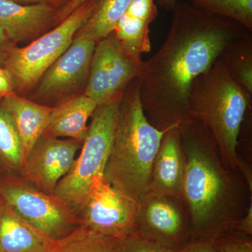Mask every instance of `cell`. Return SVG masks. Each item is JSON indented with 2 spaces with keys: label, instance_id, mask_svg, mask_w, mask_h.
Here are the masks:
<instances>
[{
  "label": "cell",
  "instance_id": "cell-1",
  "mask_svg": "<svg viewBox=\"0 0 252 252\" xmlns=\"http://www.w3.org/2000/svg\"><path fill=\"white\" fill-rule=\"evenodd\" d=\"M166 39L142 64L139 82L142 108L160 130L188 119L193 81L220 59L225 47L248 30L228 18L179 1Z\"/></svg>",
  "mask_w": 252,
  "mask_h": 252
},
{
  "label": "cell",
  "instance_id": "cell-2",
  "mask_svg": "<svg viewBox=\"0 0 252 252\" xmlns=\"http://www.w3.org/2000/svg\"><path fill=\"white\" fill-rule=\"evenodd\" d=\"M185 157L182 197L190 220V241L233 233L252 203V184L227 168L213 135L188 118L179 125Z\"/></svg>",
  "mask_w": 252,
  "mask_h": 252
},
{
  "label": "cell",
  "instance_id": "cell-3",
  "mask_svg": "<svg viewBox=\"0 0 252 252\" xmlns=\"http://www.w3.org/2000/svg\"><path fill=\"white\" fill-rule=\"evenodd\" d=\"M166 130H158L146 117L141 103L139 77L136 78L127 86L121 102L104 169L106 181L139 203L149 191L152 165Z\"/></svg>",
  "mask_w": 252,
  "mask_h": 252
},
{
  "label": "cell",
  "instance_id": "cell-4",
  "mask_svg": "<svg viewBox=\"0 0 252 252\" xmlns=\"http://www.w3.org/2000/svg\"><path fill=\"white\" fill-rule=\"evenodd\" d=\"M252 95L230 77L220 58L193 81L189 117L201 122L215 138L227 168L239 170L252 182L251 170L238 154V137Z\"/></svg>",
  "mask_w": 252,
  "mask_h": 252
},
{
  "label": "cell",
  "instance_id": "cell-5",
  "mask_svg": "<svg viewBox=\"0 0 252 252\" xmlns=\"http://www.w3.org/2000/svg\"><path fill=\"white\" fill-rule=\"evenodd\" d=\"M122 99L97 105L91 117L80 155L53 193L77 217L92 191L94 182L104 177Z\"/></svg>",
  "mask_w": 252,
  "mask_h": 252
},
{
  "label": "cell",
  "instance_id": "cell-6",
  "mask_svg": "<svg viewBox=\"0 0 252 252\" xmlns=\"http://www.w3.org/2000/svg\"><path fill=\"white\" fill-rule=\"evenodd\" d=\"M98 0H88L54 30L24 47L11 50L4 67L14 91H28L39 82L46 71L69 48L76 34L94 12Z\"/></svg>",
  "mask_w": 252,
  "mask_h": 252
},
{
  "label": "cell",
  "instance_id": "cell-7",
  "mask_svg": "<svg viewBox=\"0 0 252 252\" xmlns=\"http://www.w3.org/2000/svg\"><path fill=\"white\" fill-rule=\"evenodd\" d=\"M0 197L18 217L51 241L64 238L79 227V219L65 204L41 191L21 175L1 176Z\"/></svg>",
  "mask_w": 252,
  "mask_h": 252
},
{
  "label": "cell",
  "instance_id": "cell-8",
  "mask_svg": "<svg viewBox=\"0 0 252 252\" xmlns=\"http://www.w3.org/2000/svg\"><path fill=\"white\" fill-rule=\"evenodd\" d=\"M144 61L129 54L114 32L97 42L84 94L97 105L122 98L129 84L140 77Z\"/></svg>",
  "mask_w": 252,
  "mask_h": 252
},
{
  "label": "cell",
  "instance_id": "cell-9",
  "mask_svg": "<svg viewBox=\"0 0 252 252\" xmlns=\"http://www.w3.org/2000/svg\"><path fill=\"white\" fill-rule=\"evenodd\" d=\"M139 203L99 179L78 216L79 226L91 233L109 238H118L137 230Z\"/></svg>",
  "mask_w": 252,
  "mask_h": 252
},
{
  "label": "cell",
  "instance_id": "cell-10",
  "mask_svg": "<svg viewBox=\"0 0 252 252\" xmlns=\"http://www.w3.org/2000/svg\"><path fill=\"white\" fill-rule=\"evenodd\" d=\"M137 230L179 252L190 241V220L183 198L148 191L139 201Z\"/></svg>",
  "mask_w": 252,
  "mask_h": 252
},
{
  "label": "cell",
  "instance_id": "cell-11",
  "mask_svg": "<svg viewBox=\"0 0 252 252\" xmlns=\"http://www.w3.org/2000/svg\"><path fill=\"white\" fill-rule=\"evenodd\" d=\"M82 144L43 134L23 163L19 175L44 193L53 195L75 162Z\"/></svg>",
  "mask_w": 252,
  "mask_h": 252
},
{
  "label": "cell",
  "instance_id": "cell-12",
  "mask_svg": "<svg viewBox=\"0 0 252 252\" xmlns=\"http://www.w3.org/2000/svg\"><path fill=\"white\" fill-rule=\"evenodd\" d=\"M96 44L88 36L77 33L69 48L41 77L36 97H59L88 80Z\"/></svg>",
  "mask_w": 252,
  "mask_h": 252
},
{
  "label": "cell",
  "instance_id": "cell-13",
  "mask_svg": "<svg viewBox=\"0 0 252 252\" xmlns=\"http://www.w3.org/2000/svg\"><path fill=\"white\" fill-rule=\"evenodd\" d=\"M185 157L179 126L167 129L152 165L149 191L183 198Z\"/></svg>",
  "mask_w": 252,
  "mask_h": 252
},
{
  "label": "cell",
  "instance_id": "cell-14",
  "mask_svg": "<svg viewBox=\"0 0 252 252\" xmlns=\"http://www.w3.org/2000/svg\"><path fill=\"white\" fill-rule=\"evenodd\" d=\"M54 16V8L48 3L23 5L0 0V28L15 44L35 37Z\"/></svg>",
  "mask_w": 252,
  "mask_h": 252
},
{
  "label": "cell",
  "instance_id": "cell-15",
  "mask_svg": "<svg viewBox=\"0 0 252 252\" xmlns=\"http://www.w3.org/2000/svg\"><path fill=\"white\" fill-rule=\"evenodd\" d=\"M97 107L94 99L84 94L64 99L52 107L44 134L58 138L68 137L84 143L88 121Z\"/></svg>",
  "mask_w": 252,
  "mask_h": 252
},
{
  "label": "cell",
  "instance_id": "cell-16",
  "mask_svg": "<svg viewBox=\"0 0 252 252\" xmlns=\"http://www.w3.org/2000/svg\"><path fill=\"white\" fill-rule=\"evenodd\" d=\"M1 101L12 118L18 131L22 147L23 163L33 146L44 133L52 107L36 103L16 93L5 96Z\"/></svg>",
  "mask_w": 252,
  "mask_h": 252
},
{
  "label": "cell",
  "instance_id": "cell-17",
  "mask_svg": "<svg viewBox=\"0 0 252 252\" xmlns=\"http://www.w3.org/2000/svg\"><path fill=\"white\" fill-rule=\"evenodd\" d=\"M51 242L18 217L0 197V252H46Z\"/></svg>",
  "mask_w": 252,
  "mask_h": 252
},
{
  "label": "cell",
  "instance_id": "cell-18",
  "mask_svg": "<svg viewBox=\"0 0 252 252\" xmlns=\"http://www.w3.org/2000/svg\"><path fill=\"white\" fill-rule=\"evenodd\" d=\"M231 79L252 95V35L248 31L230 42L220 57Z\"/></svg>",
  "mask_w": 252,
  "mask_h": 252
},
{
  "label": "cell",
  "instance_id": "cell-19",
  "mask_svg": "<svg viewBox=\"0 0 252 252\" xmlns=\"http://www.w3.org/2000/svg\"><path fill=\"white\" fill-rule=\"evenodd\" d=\"M132 0H98L86 24L78 32L96 43L114 32L121 18L126 14Z\"/></svg>",
  "mask_w": 252,
  "mask_h": 252
},
{
  "label": "cell",
  "instance_id": "cell-20",
  "mask_svg": "<svg viewBox=\"0 0 252 252\" xmlns=\"http://www.w3.org/2000/svg\"><path fill=\"white\" fill-rule=\"evenodd\" d=\"M0 98V170L19 175L23 165L21 140L14 121Z\"/></svg>",
  "mask_w": 252,
  "mask_h": 252
},
{
  "label": "cell",
  "instance_id": "cell-21",
  "mask_svg": "<svg viewBox=\"0 0 252 252\" xmlns=\"http://www.w3.org/2000/svg\"><path fill=\"white\" fill-rule=\"evenodd\" d=\"M118 238L99 236L79 226L67 236L51 242L46 252H116Z\"/></svg>",
  "mask_w": 252,
  "mask_h": 252
},
{
  "label": "cell",
  "instance_id": "cell-22",
  "mask_svg": "<svg viewBox=\"0 0 252 252\" xmlns=\"http://www.w3.org/2000/svg\"><path fill=\"white\" fill-rule=\"evenodd\" d=\"M149 26L150 23L126 13L113 32L127 53L141 56L149 52L152 48Z\"/></svg>",
  "mask_w": 252,
  "mask_h": 252
},
{
  "label": "cell",
  "instance_id": "cell-23",
  "mask_svg": "<svg viewBox=\"0 0 252 252\" xmlns=\"http://www.w3.org/2000/svg\"><path fill=\"white\" fill-rule=\"evenodd\" d=\"M195 7L232 20L252 32V0H189Z\"/></svg>",
  "mask_w": 252,
  "mask_h": 252
},
{
  "label": "cell",
  "instance_id": "cell-24",
  "mask_svg": "<svg viewBox=\"0 0 252 252\" xmlns=\"http://www.w3.org/2000/svg\"><path fill=\"white\" fill-rule=\"evenodd\" d=\"M116 252H178L135 231L117 239Z\"/></svg>",
  "mask_w": 252,
  "mask_h": 252
},
{
  "label": "cell",
  "instance_id": "cell-25",
  "mask_svg": "<svg viewBox=\"0 0 252 252\" xmlns=\"http://www.w3.org/2000/svg\"><path fill=\"white\" fill-rule=\"evenodd\" d=\"M251 237L230 233L215 239L220 252H252Z\"/></svg>",
  "mask_w": 252,
  "mask_h": 252
},
{
  "label": "cell",
  "instance_id": "cell-26",
  "mask_svg": "<svg viewBox=\"0 0 252 252\" xmlns=\"http://www.w3.org/2000/svg\"><path fill=\"white\" fill-rule=\"evenodd\" d=\"M126 14L151 24L157 18L158 9L154 0H132Z\"/></svg>",
  "mask_w": 252,
  "mask_h": 252
},
{
  "label": "cell",
  "instance_id": "cell-27",
  "mask_svg": "<svg viewBox=\"0 0 252 252\" xmlns=\"http://www.w3.org/2000/svg\"><path fill=\"white\" fill-rule=\"evenodd\" d=\"M178 252H220L215 239L192 240Z\"/></svg>",
  "mask_w": 252,
  "mask_h": 252
},
{
  "label": "cell",
  "instance_id": "cell-28",
  "mask_svg": "<svg viewBox=\"0 0 252 252\" xmlns=\"http://www.w3.org/2000/svg\"><path fill=\"white\" fill-rule=\"evenodd\" d=\"M234 234L252 237V203L250 204L245 216L240 220L235 226Z\"/></svg>",
  "mask_w": 252,
  "mask_h": 252
},
{
  "label": "cell",
  "instance_id": "cell-29",
  "mask_svg": "<svg viewBox=\"0 0 252 252\" xmlns=\"http://www.w3.org/2000/svg\"><path fill=\"white\" fill-rule=\"evenodd\" d=\"M15 93L14 84L9 72L0 66V98Z\"/></svg>",
  "mask_w": 252,
  "mask_h": 252
},
{
  "label": "cell",
  "instance_id": "cell-30",
  "mask_svg": "<svg viewBox=\"0 0 252 252\" xmlns=\"http://www.w3.org/2000/svg\"><path fill=\"white\" fill-rule=\"evenodd\" d=\"M16 44L10 40L4 32L0 28V66L4 67L5 61L7 59L11 50L16 47Z\"/></svg>",
  "mask_w": 252,
  "mask_h": 252
},
{
  "label": "cell",
  "instance_id": "cell-31",
  "mask_svg": "<svg viewBox=\"0 0 252 252\" xmlns=\"http://www.w3.org/2000/svg\"><path fill=\"white\" fill-rule=\"evenodd\" d=\"M88 0H69L67 4L64 5L60 11L59 16L61 21L65 19L71 14H72L78 8L82 6Z\"/></svg>",
  "mask_w": 252,
  "mask_h": 252
},
{
  "label": "cell",
  "instance_id": "cell-32",
  "mask_svg": "<svg viewBox=\"0 0 252 252\" xmlns=\"http://www.w3.org/2000/svg\"><path fill=\"white\" fill-rule=\"evenodd\" d=\"M181 0H158V3L163 9L167 10V11H172L176 4L180 1Z\"/></svg>",
  "mask_w": 252,
  "mask_h": 252
},
{
  "label": "cell",
  "instance_id": "cell-33",
  "mask_svg": "<svg viewBox=\"0 0 252 252\" xmlns=\"http://www.w3.org/2000/svg\"><path fill=\"white\" fill-rule=\"evenodd\" d=\"M11 1H15V2H27V3H48L52 2V1H56V0H11Z\"/></svg>",
  "mask_w": 252,
  "mask_h": 252
},
{
  "label": "cell",
  "instance_id": "cell-34",
  "mask_svg": "<svg viewBox=\"0 0 252 252\" xmlns=\"http://www.w3.org/2000/svg\"><path fill=\"white\" fill-rule=\"evenodd\" d=\"M4 173H3L2 171H1V170H0V177H1V176Z\"/></svg>",
  "mask_w": 252,
  "mask_h": 252
}]
</instances>
